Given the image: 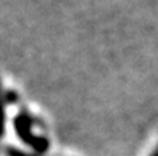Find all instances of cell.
Here are the masks:
<instances>
[{"instance_id":"obj_1","label":"cell","mask_w":158,"mask_h":156,"mask_svg":"<svg viewBox=\"0 0 158 156\" xmlns=\"http://www.w3.org/2000/svg\"><path fill=\"white\" fill-rule=\"evenodd\" d=\"M0 112H2V108H0ZM0 124H2V113H0Z\"/></svg>"}]
</instances>
